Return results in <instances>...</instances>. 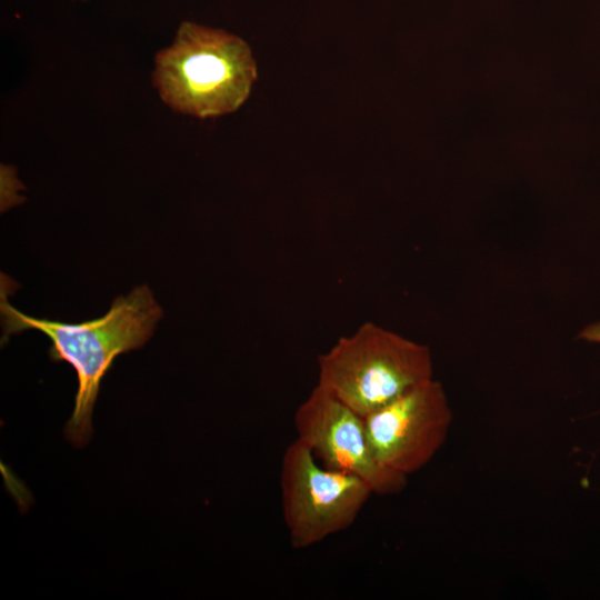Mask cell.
Wrapping results in <instances>:
<instances>
[{
	"label": "cell",
	"instance_id": "6da1fadb",
	"mask_svg": "<svg viewBox=\"0 0 600 600\" xmlns=\"http://www.w3.org/2000/svg\"><path fill=\"white\" fill-rule=\"evenodd\" d=\"M0 310L3 337L33 329L50 340L52 361L70 363L78 377L73 412L66 424V437L74 446H83L92 433V411L100 382L117 356L141 348L153 334L162 310L146 284L128 296L113 300L108 312L81 323L39 319L12 307L1 292Z\"/></svg>",
	"mask_w": 600,
	"mask_h": 600
},
{
	"label": "cell",
	"instance_id": "7a4b0ae2",
	"mask_svg": "<svg viewBox=\"0 0 600 600\" xmlns=\"http://www.w3.org/2000/svg\"><path fill=\"white\" fill-rule=\"evenodd\" d=\"M257 74L251 49L240 37L183 21L171 46L157 53L152 81L171 109L204 119L238 110Z\"/></svg>",
	"mask_w": 600,
	"mask_h": 600
},
{
	"label": "cell",
	"instance_id": "3957f363",
	"mask_svg": "<svg viewBox=\"0 0 600 600\" xmlns=\"http://www.w3.org/2000/svg\"><path fill=\"white\" fill-rule=\"evenodd\" d=\"M318 368V384L363 418L433 378L427 346L373 322L341 337Z\"/></svg>",
	"mask_w": 600,
	"mask_h": 600
},
{
	"label": "cell",
	"instance_id": "277c9868",
	"mask_svg": "<svg viewBox=\"0 0 600 600\" xmlns=\"http://www.w3.org/2000/svg\"><path fill=\"white\" fill-rule=\"evenodd\" d=\"M280 487L294 549L309 548L349 528L373 493L362 479L323 467L298 439L283 453Z\"/></svg>",
	"mask_w": 600,
	"mask_h": 600
},
{
	"label": "cell",
	"instance_id": "5b68a950",
	"mask_svg": "<svg viewBox=\"0 0 600 600\" xmlns=\"http://www.w3.org/2000/svg\"><path fill=\"white\" fill-rule=\"evenodd\" d=\"M452 422L442 384L423 381L364 417L371 450L383 467L409 476L443 446Z\"/></svg>",
	"mask_w": 600,
	"mask_h": 600
},
{
	"label": "cell",
	"instance_id": "8992f818",
	"mask_svg": "<svg viewBox=\"0 0 600 600\" xmlns=\"http://www.w3.org/2000/svg\"><path fill=\"white\" fill-rule=\"evenodd\" d=\"M297 439L306 444L326 468L356 476L376 494H396L408 477L392 471L376 459L364 418L328 390L317 384L294 413Z\"/></svg>",
	"mask_w": 600,
	"mask_h": 600
},
{
	"label": "cell",
	"instance_id": "52a82bcc",
	"mask_svg": "<svg viewBox=\"0 0 600 600\" xmlns=\"http://www.w3.org/2000/svg\"><path fill=\"white\" fill-rule=\"evenodd\" d=\"M578 338L586 341L600 343V321L583 328Z\"/></svg>",
	"mask_w": 600,
	"mask_h": 600
}]
</instances>
